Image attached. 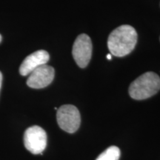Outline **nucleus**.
Returning a JSON list of instances; mask_svg holds the SVG:
<instances>
[{
	"mask_svg": "<svg viewBox=\"0 0 160 160\" xmlns=\"http://www.w3.org/2000/svg\"><path fill=\"white\" fill-rule=\"evenodd\" d=\"M137 42V33L131 25H124L113 30L108 39V48L111 54L123 57L134 49Z\"/></svg>",
	"mask_w": 160,
	"mask_h": 160,
	"instance_id": "f257e3e1",
	"label": "nucleus"
},
{
	"mask_svg": "<svg viewBox=\"0 0 160 160\" xmlns=\"http://www.w3.org/2000/svg\"><path fill=\"white\" fill-rule=\"evenodd\" d=\"M160 90V78L153 72H147L135 79L129 87L132 99L143 100L153 97Z\"/></svg>",
	"mask_w": 160,
	"mask_h": 160,
	"instance_id": "f03ea898",
	"label": "nucleus"
},
{
	"mask_svg": "<svg viewBox=\"0 0 160 160\" xmlns=\"http://www.w3.org/2000/svg\"><path fill=\"white\" fill-rule=\"evenodd\" d=\"M57 119L60 128L69 133L79 129L81 123L80 113L77 107L72 105H64L57 110Z\"/></svg>",
	"mask_w": 160,
	"mask_h": 160,
	"instance_id": "7ed1b4c3",
	"label": "nucleus"
},
{
	"mask_svg": "<svg viewBox=\"0 0 160 160\" xmlns=\"http://www.w3.org/2000/svg\"><path fill=\"white\" fill-rule=\"evenodd\" d=\"M24 145L33 154L42 153L47 146V133L37 125L32 126L24 133Z\"/></svg>",
	"mask_w": 160,
	"mask_h": 160,
	"instance_id": "20e7f679",
	"label": "nucleus"
},
{
	"mask_svg": "<svg viewBox=\"0 0 160 160\" xmlns=\"http://www.w3.org/2000/svg\"><path fill=\"white\" fill-rule=\"evenodd\" d=\"M72 55L79 68L87 67L92 55L91 39L87 34L82 33L78 36L73 43Z\"/></svg>",
	"mask_w": 160,
	"mask_h": 160,
	"instance_id": "39448f33",
	"label": "nucleus"
},
{
	"mask_svg": "<svg viewBox=\"0 0 160 160\" xmlns=\"http://www.w3.org/2000/svg\"><path fill=\"white\" fill-rule=\"evenodd\" d=\"M54 74L55 71L53 67L47 64L42 65L30 73L27 85L31 88H44L53 82Z\"/></svg>",
	"mask_w": 160,
	"mask_h": 160,
	"instance_id": "423d86ee",
	"label": "nucleus"
},
{
	"mask_svg": "<svg viewBox=\"0 0 160 160\" xmlns=\"http://www.w3.org/2000/svg\"><path fill=\"white\" fill-rule=\"evenodd\" d=\"M50 59L49 53L44 50L33 52L28 56L24 59L19 68V73L22 76L29 75L32 71H34L40 66L46 65Z\"/></svg>",
	"mask_w": 160,
	"mask_h": 160,
	"instance_id": "0eeeda50",
	"label": "nucleus"
},
{
	"mask_svg": "<svg viewBox=\"0 0 160 160\" xmlns=\"http://www.w3.org/2000/svg\"><path fill=\"white\" fill-rule=\"evenodd\" d=\"M120 150L117 146H111L100 154L96 160H119Z\"/></svg>",
	"mask_w": 160,
	"mask_h": 160,
	"instance_id": "6e6552de",
	"label": "nucleus"
},
{
	"mask_svg": "<svg viewBox=\"0 0 160 160\" xmlns=\"http://www.w3.org/2000/svg\"><path fill=\"white\" fill-rule=\"evenodd\" d=\"M2 82V73L0 72V90H1Z\"/></svg>",
	"mask_w": 160,
	"mask_h": 160,
	"instance_id": "1a4fd4ad",
	"label": "nucleus"
},
{
	"mask_svg": "<svg viewBox=\"0 0 160 160\" xmlns=\"http://www.w3.org/2000/svg\"><path fill=\"white\" fill-rule=\"evenodd\" d=\"M111 57H112V55L111 54V53H110V54H108L107 55V59H109V60H111Z\"/></svg>",
	"mask_w": 160,
	"mask_h": 160,
	"instance_id": "9d476101",
	"label": "nucleus"
},
{
	"mask_svg": "<svg viewBox=\"0 0 160 160\" xmlns=\"http://www.w3.org/2000/svg\"><path fill=\"white\" fill-rule=\"evenodd\" d=\"M1 41H2V36L0 35V42H1Z\"/></svg>",
	"mask_w": 160,
	"mask_h": 160,
	"instance_id": "9b49d317",
	"label": "nucleus"
}]
</instances>
